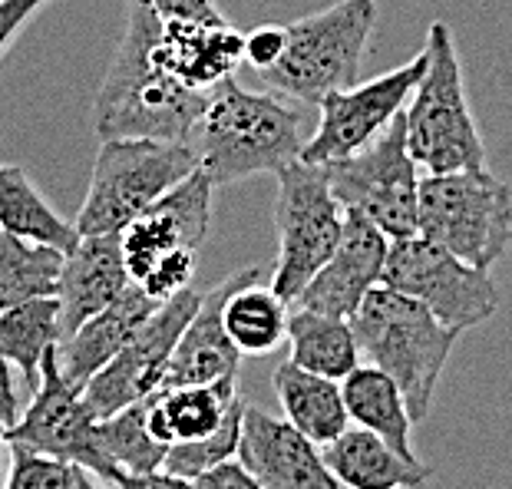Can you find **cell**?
I'll list each match as a JSON object with an SVG mask.
<instances>
[{
  "label": "cell",
  "instance_id": "cell-5",
  "mask_svg": "<svg viewBox=\"0 0 512 489\" xmlns=\"http://www.w3.org/2000/svg\"><path fill=\"white\" fill-rule=\"evenodd\" d=\"M377 14V0H337L318 14L285 24V53L275 67L258 76L271 86V93L318 106L328 93L357 83Z\"/></svg>",
  "mask_w": 512,
  "mask_h": 489
},
{
  "label": "cell",
  "instance_id": "cell-15",
  "mask_svg": "<svg viewBox=\"0 0 512 489\" xmlns=\"http://www.w3.org/2000/svg\"><path fill=\"white\" fill-rule=\"evenodd\" d=\"M265 278V265H248L225 278L222 285L205 291L199 311L185 324L176 351L169 357V367L162 374L159 390L176 387H212V384H235L238 364H242V351L228 341L222 328V304L242 285H258Z\"/></svg>",
  "mask_w": 512,
  "mask_h": 489
},
{
  "label": "cell",
  "instance_id": "cell-14",
  "mask_svg": "<svg viewBox=\"0 0 512 489\" xmlns=\"http://www.w3.org/2000/svg\"><path fill=\"white\" fill-rule=\"evenodd\" d=\"M7 443L53 456V460H67L93 473L96 480L110 483V466L96 447V417L86 410L80 390L63 377L57 347L43 354L34 404L7 430Z\"/></svg>",
  "mask_w": 512,
  "mask_h": 489
},
{
  "label": "cell",
  "instance_id": "cell-10",
  "mask_svg": "<svg viewBox=\"0 0 512 489\" xmlns=\"http://www.w3.org/2000/svg\"><path fill=\"white\" fill-rule=\"evenodd\" d=\"M275 179L278 258L271 271V291L291 304L334 255L344 232V209L337 205L321 166L298 159Z\"/></svg>",
  "mask_w": 512,
  "mask_h": 489
},
{
  "label": "cell",
  "instance_id": "cell-36",
  "mask_svg": "<svg viewBox=\"0 0 512 489\" xmlns=\"http://www.w3.org/2000/svg\"><path fill=\"white\" fill-rule=\"evenodd\" d=\"M195 489H265L252 473L245 470L238 460H228L222 466H215L205 476L195 480Z\"/></svg>",
  "mask_w": 512,
  "mask_h": 489
},
{
  "label": "cell",
  "instance_id": "cell-8",
  "mask_svg": "<svg viewBox=\"0 0 512 489\" xmlns=\"http://www.w3.org/2000/svg\"><path fill=\"white\" fill-rule=\"evenodd\" d=\"M417 235L489 271L512 242V189L489 169L420 179Z\"/></svg>",
  "mask_w": 512,
  "mask_h": 489
},
{
  "label": "cell",
  "instance_id": "cell-13",
  "mask_svg": "<svg viewBox=\"0 0 512 489\" xmlns=\"http://www.w3.org/2000/svg\"><path fill=\"white\" fill-rule=\"evenodd\" d=\"M202 295L205 291L189 285V288H182L179 295L159 301V308L152 311L143 328L133 334V341L80 390L86 410H90L96 420L113 417L119 410L133 407L139 400L156 394L185 324L199 311Z\"/></svg>",
  "mask_w": 512,
  "mask_h": 489
},
{
  "label": "cell",
  "instance_id": "cell-11",
  "mask_svg": "<svg viewBox=\"0 0 512 489\" xmlns=\"http://www.w3.org/2000/svg\"><path fill=\"white\" fill-rule=\"evenodd\" d=\"M380 285L420 301L453 331L479 328L499 308V288L489 271L460 262L453 252L427 242L423 235L390 242Z\"/></svg>",
  "mask_w": 512,
  "mask_h": 489
},
{
  "label": "cell",
  "instance_id": "cell-19",
  "mask_svg": "<svg viewBox=\"0 0 512 489\" xmlns=\"http://www.w3.org/2000/svg\"><path fill=\"white\" fill-rule=\"evenodd\" d=\"M159 57L182 86L212 93L245 63V34L228 20H162Z\"/></svg>",
  "mask_w": 512,
  "mask_h": 489
},
{
  "label": "cell",
  "instance_id": "cell-31",
  "mask_svg": "<svg viewBox=\"0 0 512 489\" xmlns=\"http://www.w3.org/2000/svg\"><path fill=\"white\" fill-rule=\"evenodd\" d=\"M242 414H245V400H238V404L232 407V414L225 417V423L212 433V437L169 447L166 460H162V470L185 476V480H199V476L215 470V466L235 460L238 440H242Z\"/></svg>",
  "mask_w": 512,
  "mask_h": 489
},
{
  "label": "cell",
  "instance_id": "cell-25",
  "mask_svg": "<svg viewBox=\"0 0 512 489\" xmlns=\"http://www.w3.org/2000/svg\"><path fill=\"white\" fill-rule=\"evenodd\" d=\"M285 338L291 347L288 361L298 364L301 371H308V374L344 380L361 364V347H357L354 328L347 318L294 308L288 314Z\"/></svg>",
  "mask_w": 512,
  "mask_h": 489
},
{
  "label": "cell",
  "instance_id": "cell-39",
  "mask_svg": "<svg viewBox=\"0 0 512 489\" xmlns=\"http://www.w3.org/2000/svg\"><path fill=\"white\" fill-rule=\"evenodd\" d=\"M7 427L0 423V489H4V480H7Z\"/></svg>",
  "mask_w": 512,
  "mask_h": 489
},
{
  "label": "cell",
  "instance_id": "cell-33",
  "mask_svg": "<svg viewBox=\"0 0 512 489\" xmlns=\"http://www.w3.org/2000/svg\"><path fill=\"white\" fill-rule=\"evenodd\" d=\"M288 47V27L285 24H261L245 34V63L255 73L271 70L281 60Z\"/></svg>",
  "mask_w": 512,
  "mask_h": 489
},
{
  "label": "cell",
  "instance_id": "cell-32",
  "mask_svg": "<svg viewBox=\"0 0 512 489\" xmlns=\"http://www.w3.org/2000/svg\"><path fill=\"white\" fill-rule=\"evenodd\" d=\"M76 470L80 466L67 460H53V456L10 443V470L4 489H73Z\"/></svg>",
  "mask_w": 512,
  "mask_h": 489
},
{
  "label": "cell",
  "instance_id": "cell-16",
  "mask_svg": "<svg viewBox=\"0 0 512 489\" xmlns=\"http://www.w3.org/2000/svg\"><path fill=\"white\" fill-rule=\"evenodd\" d=\"M390 252V238L374 228L361 212H344V232L334 255L298 295V308L351 318L361 301L380 285Z\"/></svg>",
  "mask_w": 512,
  "mask_h": 489
},
{
  "label": "cell",
  "instance_id": "cell-12",
  "mask_svg": "<svg viewBox=\"0 0 512 489\" xmlns=\"http://www.w3.org/2000/svg\"><path fill=\"white\" fill-rule=\"evenodd\" d=\"M423 70H427V53L420 50L417 57L397 70L324 96L318 103V129L304 143L301 162L324 166V162L347 159L354 152L367 149L394 123L397 113L407 110V100L423 80Z\"/></svg>",
  "mask_w": 512,
  "mask_h": 489
},
{
  "label": "cell",
  "instance_id": "cell-40",
  "mask_svg": "<svg viewBox=\"0 0 512 489\" xmlns=\"http://www.w3.org/2000/svg\"><path fill=\"white\" fill-rule=\"evenodd\" d=\"M73 489H106V486H100V480H96L93 473L76 470V483H73Z\"/></svg>",
  "mask_w": 512,
  "mask_h": 489
},
{
  "label": "cell",
  "instance_id": "cell-26",
  "mask_svg": "<svg viewBox=\"0 0 512 489\" xmlns=\"http://www.w3.org/2000/svg\"><path fill=\"white\" fill-rule=\"evenodd\" d=\"M0 232L17 235L24 242L50 245L57 252H73L80 242L76 225L67 222L53 205L43 199V192L30 182L20 166L0 162Z\"/></svg>",
  "mask_w": 512,
  "mask_h": 489
},
{
  "label": "cell",
  "instance_id": "cell-4",
  "mask_svg": "<svg viewBox=\"0 0 512 489\" xmlns=\"http://www.w3.org/2000/svg\"><path fill=\"white\" fill-rule=\"evenodd\" d=\"M423 53L427 70L403 110L410 159L417 169H427V176L486 169V146L466 100L460 53L443 20L430 24Z\"/></svg>",
  "mask_w": 512,
  "mask_h": 489
},
{
  "label": "cell",
  "instance_id": "cell-17",
  "mask_svg": "<svg viewBox=\"0 0 512 489\" xmlns=\"http://www.w3.org/2000/svg\"><path fill=\"white\" fill-rule=\"evenodd\" d=\"M238 463L265 489H341L324 466L321 447L301 437L288 420L245 404Z\"/></svg>",
  "mask_w": 512,
  "mask_h": 489
},
{
  "label": "cell",
  "instance_id": "cell-22",
  "mask_svg": "<svg viewBox=\"0 0 512 489\" xmlns=\"http://www.w3.org/2000/svg\"><path fill=\"white\" fill-rule=\"evenodd\" d=\"M238 400L242 397H238L235 384L156 390V394L143 400L146 430L162 447L205 440L222 427Z\"/></svg>",
  "mask_w": 512,
  "mask_h": 489
},
{
  "label": "cell",
  "instance_id": "cell-30",
  "mask_svg": "<svg viewBox=\"0 0 512 489\" xmlns=\"http://www.w3.org/2000/svg\"><path fill=\"white\" fill-rule=\"evenodd\" d=\"M96 447H100L106 466H110V483L119 473H152L162 470L169 447L149 437L143 400L119 414L96 420Z\"/></svg>",
  "mask_w": 512,
  "mask_h": 489
},
{
  "label": "cell",
  "instance_id": "cell-21",
  "mask_svg": "<svg viewBox=\"0 0 512 489\" xmlns=\"http://www.w3.org/2000/svg\"><path fill=\"white\" fill-rule=\"evenodd\" d=\"M324 466L347 489H417L433 476L427 463L400 456L377 433L347 427L341 437L321 447Z\"/></svg>",
  "mask_w": 512,
  "mask_h": 489
},
{
  "label": "cell",
  "instance_id": "cell-1",
  "mask_svg": "<svg viewBox=\"0 0 512 489\" xmlns=\"http://www.w3.org/2000/svg\"><path fill=\"white\" fill-rule=\"evenodd\" d=\"M162 17L146 0H129L123 40L113 53L93 103V129L106 139L185 143L209 93H195L166 70L159 57Z\"/></svg>",
  "mask_w": 512,
  "mask_h": 489
},
{
  "label": "cell",
  "instance_id": "cell-38",
  "mask_svg": "<svg viewBox=\"0 0 512 489\" xmlns=\"http://www.w3.org/2000/svg\"><path fill=\"white\" fill-rule=\"evenodd\" d=\"M20 420V404L14 390V374H10V361L0 354V423L10 430Z\"/></svg>",
  "mask_w": 512,
  "mask_h": 489
},
{
  "label": "cell",
  "instance_id": "cell-37",
  "mask_svg": "<svg viewBox=\"0 0 512 489\" xmlns=\"http://www.w3.org/2000/svg\"><path fill=\"white\" fill-rule=\"evenodd\" d=\"M116 489H195V480L185 476L166 473V470H152V473H119Z\"/></svg>",
  "mask_w": 512,
  "mask_h": 489
},
{
  "label": "cell",
  "instance_id": "cell-29",
  "mask_svg": "<svg viewBox=\"0 0 512 489\" xmlns=\"http://www.w3.org/2000/svg\"><path fill=\"white\" fill-rule=\"evenodd\" d=\"M222 328L238 351L245 354H268L285 338L288 328V301H281L271 288L242 285L222 304Z\"/></svg>",
  "mask_w": 512,
  "mask_h": 489
},
{
  "label": "cell",
  "instance_id": "cell-6",
  "mask_svg": "<svg viewBox=\"0 0 512 489\" xmlns=\"http://www.w3.org/2000/svg\"><path fill=\"white\" fill-rule=\"evenodd\" d=\"M212 192L215 182L195 169L119 232L129 281L149 298L166 301L192 285L199 248L212 225Z\"/></svg>",
  "mask_w": 512,
  "mask_h": 489
},
{
  "label": "cell",
  "instance_id": "cell-35",
  "mask_svg": "<svg viewBox=\"0 0 512 489\" xmlns=\"http://www.w3.org/2000/svg\"><path fill=\"white\" fill-rule=\"evenodd\" d=\"M47 0H0V57Z\"/></svg>",
  "mask_w": 512,
  "mask_h": 489
},
{
  "label": "cell",
  "instance_id": "cell-7",
  "mask_svg": "<svg viewBox=\"0 0 512 489\" xmlns=\"http://www.w3.org/2000/svg\"><path fill=\"white\" fill-rule=\"evenodd\" d=\"M199 169L185 143L159 139H106L93 162L86 199L76 212L80 235H119L149 205Z\"/></svg>",
  "mask_w": 512,
  "mask_h": 489
},
{
  "label": "cell",
  "instance_id": "cell-3",
  "mask_svg": "<svg viewBox=\"0 0 512 489\" xmlns=\"http://www.w3.org/2000/svg\"><path fill=\"white\" fill-rule=\"evenodd\" d=\"M361 357L400 387L413 423L427 420L440 374L460 331L446 328L420 301L377 285L351 318Z\"/></svg>",
  "mask_w": 512,
  "mask_h": 489
},
{
  "label": "cell",
  "instance_id": "cell-18",
  "mask_svg": "<svg viewBox=\"0 0 512 489\" xmlns=\"http://www.w3.org/2000/svg\"><path fill=\"white\" fill-rule=\"evenodd\" d=\"M129 285L133 281H129L119 235H80L73 252L63 255L57 281L63 338H70L93 314L110 308Z\"/></svg>",
  "mask_w": 512,
  "mask_h": 489
},
{
  "label": "cell",
  "instance_id": "cell-20",
  "mask_svg": "<svg viewBox=\"0 0 512 489\" xmlns=\"http://www.w3.org/2000/svg\"><path fill=\"white\" fill-rule=\"evenodd\" d=\"M159 308L156 298H149L139 285H129L110 308L83 321L70 338L57 344V361L63 377L76 390H83L90 380L103 371L123 347L133 341V334L143 328L146 318Z\"/></svg>",
  "mask_w": 512,
  "mask_h": 489
},
{
  "label": "cell",
  "instance_id": "cell-2",
  "mask_svg": "<svg viewBox=\"0 0 512 489\" xmlns=\"http://www.w3.org/2000/svg\"><path fill=\"white\" fill-rule=\"evenodd\" d=\"M304 143V116L285 96L245 90L235 76L209 93L202 116L185 139L215 189L261 172L278 176L301 159Z\"/></svg>",
  "mask_w": 512,
  "mask_h": 489
},
{
  "label": "cell",
  "instance_id": "cell-24",
  "mask_svg": "<svg viewBox=\"0 0 512 489\" xmlns=\"http://www.w3.org/2000/svg\"><path fill=\"white\" fill-rule=\"evenodd\" d=\"M341 394H344L347 417H351L354 427L377 433V437L390 443L400 456L417 460L410 447L413 420L407 414V400H403L400 387L384 371H377V367H370V364H357L354 371L341 380Z\"/></svg>",
  "mask_w": 512,
  "mask_h": 489
},
{
  "label": "cell",
  "instance_id": "cell-9",
  "mask_svg": "<svg viewBox=\"0 0 512 489\" xmlns=\"http://www.w3.org/2000/svg\"><path fill=\"white\" fill-rule=\"evenodd\" d=\"M324 179L344 212H361L390 242L417 235L420 176L407 152V116L380 133L367 149L347 159L324 162Z\"/></svg>",
  "mask_w": 512,
  "mask_h": 489
},
{
  "label": "cell",
  "instance_id": "cell-27",
  "mask_svg": "<svg viewBox=\"0 0 512 489\" xmlns=\"http://www.w3.org/2000/svg\"><path fill=\"white\" fill-rule=\"evenodd\" d=\"M63 341L60 334V301L37 298L0 314V354L24 374L30 397L40 387V361L50 347Z\"/></svg>",
  "mask_w": 512,
  "mask_h": 489
},
{
  "label": "cell",
  "instance_id": "cell-23",
  "mask_svg": "<svg viewBox=\"0 0 512 489\" xmlns=\"http://www.w3.org/2000/svg\"><path fill=\"white\" fill-rule=\"evenodd\" d=\"M271 387H275L278 404L285 410V420L301 437H308L314 447H328L331 440H337L351 427L341 380L308 374L298 364L285 361L271 374Z\"/></svg>",
  "mask_w": 512,
  "mask_h": 489
},
{
  "label": "cell",
  "instance_id": "cell-28",
  "mask_svg": "<svg viewBox=\"0 0 512 489\" xmlns=\"http://www.w3.org/2000/svg\"><path fill=\"white\" fill-rule=\"evenodd\" d=\"M63 252L0 232V314L37 298H57Z\"/></svg>",
  "mask_w": 512,
  "mask_h": 489
},
{
  "label": "cell",
  "instance_id": "cell-34",
  "mask_svg": "<svg viewBox=\"0 0 512 489\" xmlns=\"http://www.w3.org/2000/svg\"><path fill=\"white\" fill-rule=\"evenodd\" d=\"M162 20H205V24H219L222 10L215 0H146Z\"/></svg>",
  "mask_w": 512,
  "mask_h": 489
}]
</instances>
